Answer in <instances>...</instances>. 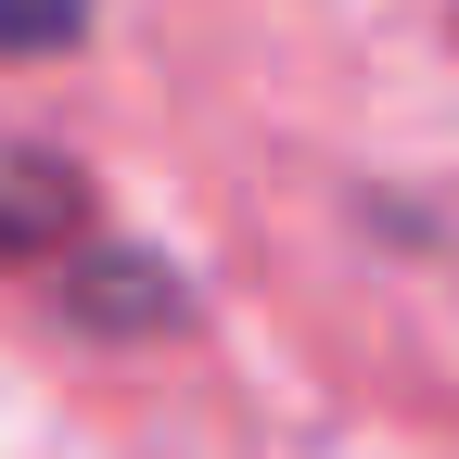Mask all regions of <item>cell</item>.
<instances>
[{
	"label": "cell",
	"instance_id": "6da1fadb",
	"mask_svg": "<svg viewBox=\"0 0 459 459\" xmlns=\"http://www.w3.org/2000/svg\"><path fill=\"white\" fill-rule=\"evenodd\" d=\"M90 0H0V51H65Z\"/></svg>",
	"mask_w": 459,
	"mask_h": 459
}]
</instances>
